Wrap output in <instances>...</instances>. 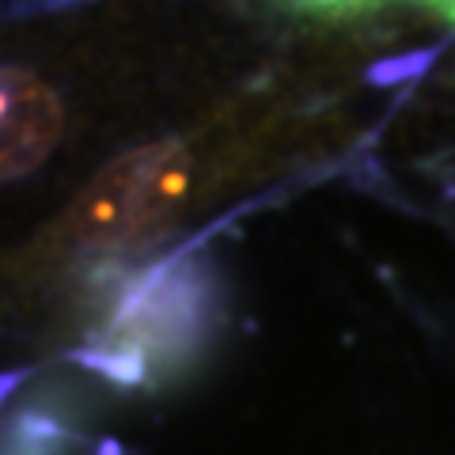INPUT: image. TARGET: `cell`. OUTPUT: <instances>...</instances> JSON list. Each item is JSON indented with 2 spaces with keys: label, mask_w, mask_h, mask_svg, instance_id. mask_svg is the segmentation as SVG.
<instances>
[{
  "label": "cell",
  "mask_w": 455,
  "mask_h": 455,
  "mask_svg": "<svg viewBox=\"0 0 455 455\" xmlns=\"http://www.w3.org/2000/svg\"><path fill=\"white\" fill-rule=\"evenodd\" d=\"M182 179H187V160L175 148H148L114 164L84 194L76 212L80 235L95 243H114V239L140 232L167 212L182 190Z\"/></svg>",
  "instance_id": "1"
},
{
  "label": "cell",
  "mask_w": 455,
  "mask_h": 455,
  "mask_svg": "<svg viewBox=\"0 0 455 455\" xmlns=\"http://www.w3.org/2000/svg\"><path fill=\"white\" fill-rule=\"evenodd\" d=\"M65 107L53 84L31 68L0 65V182L35 171L57 148Z\"/></svg>",
  "instance_id": "2"
}]
</instances>
